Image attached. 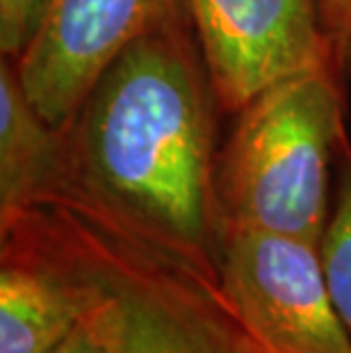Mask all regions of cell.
Returning <instances> with one entry per match:
<instances>
[{
  "instance_id": "cell-1",
  "label": "cell",
  "mask_w": 351,
  "mask_h": 353,
  "mask_svg": "<svg viewBox=\"0 0 351 353\" xmlns=\"http://www.w3.org/2000/svg\"><path fill=\"white\" fill-rule=\"evenodd\" d=\"M217 112L188 17L169 21L130 43L64 125L53 194L219 278Z\"/></svg>"
},
{
  "instance_id": "cell-2",
  "label": "cell",
  "mask_w": 351,
  "mask_h": 353,
  "mask_svg": "<svg viewBox=\"0 0 351 353\" xmlns=\"http://www.w3.org/2000/svg\"><path fill=\"white\" fill-rule=\"evenodd\" d=\"M87 290L82 321L108 353H270L219 278L62 194L26 210Z\"/></svg>"
},
{
  "instance_id": "cell-3",
  "label": "cell",
  "mask_w": 351,
  "mask_h": 353,
  "mask_svg": "<svg viewBox=\"0 0 351 353\" xmlns=\"http://www.w3.org/2000/svg\"><path fill=\"white\" fill-rule=\"evenodd\" d=\"M233 117L214 167L219 232L256 228L319 246L331 164L347 134L340 76L328 64L297 73Z\"/></svg>"
},
{
  "instance_id": "cell-4",
  "label": "cell",
  "mask_w": 351,
  "mask_h": 353,
  "mask_svg": "<svg viewBox=\"0 0 351 353\" xmlns=\"http://www.w3.org/2000/svg\"><path fill=\"white\" fill-rule=\"evenodd\" d=\"M219 285L251 328L279 353H351L335 312L319 246L256 228L219 232Z\"/></svg>"
},
{
  "instance_id": "cell-5",
  "label": "cell",
  "mask_w": 351,
  "mask_h": 353,
  "mask_svg": "<svg viewBox=\"0 0 351 353\" xmlns=\"http://www.w3.org/2000/svg\"><path fill=\"white\" fill-rule=\"evenodd\" d=\"M181 17H188L183 0H46L14 59L21 85L50 125L64 128L130 43Z\"/></svg>"
},
{
  "instance_id": "cell-6",
  "label": "cell",
  "mask_w": 351,
  "mask_h": 353,
  "mask_svg": "<svg viewBox=\"0 0 351 353\" xmlns=\"http://www.w3.org/2000/svg\"><path fill=\"white\" fill-rule=\"evenodd\" d=\"M219 110L328 62L319 0H183ZM333 69V66H331Z\"/></svg>"
},
{
  "instance_id": "cell-7",
  "label": "cell",
  "mask_w": 351,
  "mask_h": 353,
  "mask_svg": "<svg viewBox=\"0 0 351 353\" xmlns=\"http://www.w3.org/2000/svg\"><path fill=\"white\" fill-rule=\"evenodd\" d=\"M87 290L26 212L0 219V353H50L80 326Z\"/></svg>"
},
{
  "instance_id": "cell-8",
  "label": "cell",
  "mask_w": 351,
  "mask_h": 353,
  "mask_svg": "<svg viewBox=\"0 0 351 353\" xmlns=\"http://www.w3.org/2000/svg\"><path fill=\"white\" fill-rule=\"evenodd\" d=\"M64 178V128L50 125L21 85L12 57L0 59V219L50 196Z\"/></svg>"
},
{
  "instance_id": "cell-9",
  "label": "cell",
  "mask_w": 351,
  "mask_h": 353,
  "mask_svg": "<svg viewBox=\"0 0 351 353\" xmlns=\"http://www.w3.org/2000/svg\"><path fill=\"white\" fill-rule=\"evenodd\" d=\"M335 160L338 187L324 235L319 239V258L333 307L351 337V146L347 134L340 141Z\"/></svg>"
},
{
  "instance_id": "cell-10",
  "label": "cell",
  "mask_w": 351,
  "mask_h": 353,
  "mask_svg": "<svg viewBox=\"0 0 351 353\" xmlns=\"http://www.w3.org/2000/svg\"><path fill=\"white\" fill-rule=\"evenodd\" d=\"M328 62L340 80L351 78V0H319Z\"/></svg>"
},
{
  "instance_id": "cell-11",
  "label": "cell",
  "mask_w": 351,
  "mask_h": 353,
  "mask_svg": "<svg viewBox=\"0 0 351 353\" xmlns=\"http://www.w3.org/2000/svg\"><path fill=\"white\" fill-rule=\"evenodd\" d=\"M46 0H0V52L17 59L39 26Z\"/></svg>"
},
{
  "instance_id": "cell-12",
  "label": "cell",
  "mask_w": 351,
  "mask_h": 353,
  "mask_svg": "<svg viewBox=\"0 0 351 353\" xmlns=\"http://www.w3.org/2000/svg\"><path fill=\"white\" fill-rule=\"evenodd\" d=\"M50 353H108V351L103 349V344L94 335V330L85 321H80V326L62 344H57Z\"/></svg>"
},
{
  "instance_id": "cell-13",
  "label": "cell",
  "mask_w": 351,
  "mask_h": 353,
  "mask_svg": "<svg viewBox=\"0 0 351 353\" xmlns=\"http://www.w3.org/2000/svg\"><path fill=\"white\" fill-rule=\"evenodd\" d=\"M263 344H265V342H263ZM265 347H267V344H265ZM267 349H270V353H279V351H274L272 347H267Z\"/></svg>"
}]
</instances>
